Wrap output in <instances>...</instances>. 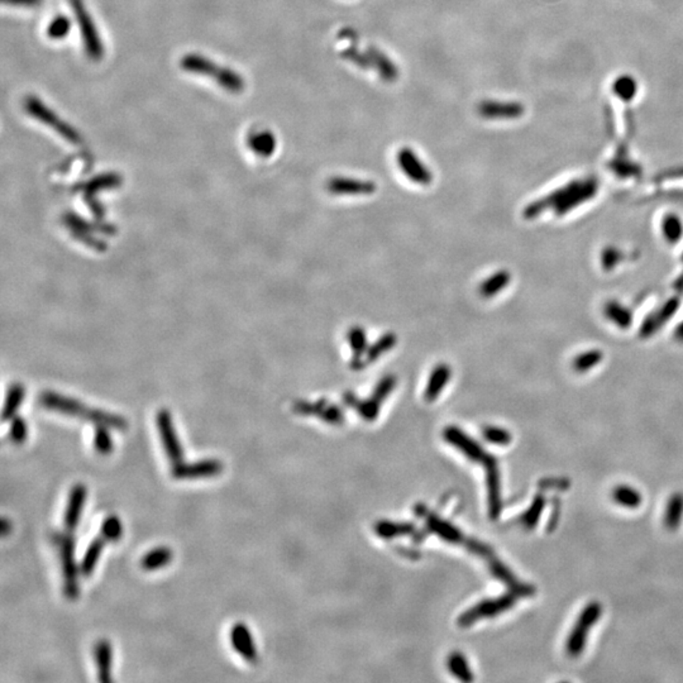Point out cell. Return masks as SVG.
Wrapping results in <instances>:
<instances>
[{
	"mask_svg": "<svg viewBox=\"0 0 683 683\" xmlns=\"http://www.w3.org/2000/svg\"><path fill=\"white\" fill-rule=\"evenodd\" d=\"M40 401L43 407L51 409L53 412H59L75 418L85 419L86 422L94 423L95 425H104L119 431H124L128 428L127 420L119 415L101 412L98 409H90L79 401L69 399L61 395L45 393L42 394Z\"/></svg>",
	"mask_w": 683,
	"mask_h": 683,
	"instance_id": "obj_1",
	"label": "cell"
},
{
	"mask_svg": "<svg viewBox=\"0 0 683 683\" xmlns=\"http://www.w3.org/2000/svg\"><path fill=\"white\" fill-rule=\"evenodd\" d=\"M52 541L59 551L60 560L64 576V592L66 597L75 600L79 597V575L80 567H77L75 557V536L71 531H56L52 534Z\"/></svg>",
	"mask_w": 683,
	"mask_h": 683,
	"instance_id": "obj_2",
	"label": "cell"
},
{
	"mask_svg": "<svg viewBox=\"0 0 683 683\" xmlns=\"http://www.w3.org/2000/svg\"><path fill=\"white\" fill-rule=\"evenodd\" d=\"M181 67L184 70L194 74H201L206 77H213L217 80L219 85L230 90L232 93H239L244 88V80L237 72L230 69H222L210 60L201 57L199 55H188L181 60Z\"/></svg>",
	"mask_w": 683,
	"mask_h": 683,
	"instance_id": "obj_3",
	"label": "cell"
},
{
	"mask_svg": "<svg viewBox=\"0 0 683 683\" xmlns=\"http://www.w3.org/2000/svg\"><path fill=\"white\" fill-rule=\"evenodd\" d=\"M601 614L602 606L597 601L589 602V605L583 609L582 613L580 614L576 625L573 626L565 643V652L571 658H577L582 654L589 631L600 619Z\"/></svg>",
	"mask_w": 683,
	"mask_h": 683,
	"instance_id": "obj_4",
	"label": "cell"
},
{
	"mask_svg": "<svg viewBox=\"0 0 683 683\" xmlns=\"http://www.w3.org/2000/svg\"><path fill=\"white\" fill-rule=\"evenodd\" d=\"M26 111L30 113L33 118L38 119L42 123L47 124L52 130H56L59 135L64 137L65 140L71 143H80L81 137L79 136L77 130H74L71 125L65 123L62 119H60L52 111H50L47 106H45L42 101H38L35 96H30L24 101Z\"/></svg>",
	"mask_w": 683,
	"mask_h": 683,
	"instance_id": "obj_5",
	"label": "cell"
},
{
	"mask_svg": "<svg viewBox=\"0 0 683 683\" xmlns=\"http://www.w3.org/2000/svg\"><path fill=\"white\" fill-rule=\"evenodd\" d=\"M156 424L166 457L170 461L171 465H176L184 462V448L177 436L170 412L165 409L159 410L156 417Z\"/></svg>",
	"mask_w": 683,
	"mask_h": 683,
	"instance_id": "obj_6",
	"label": "cell"
},
{
	"mask_svg": "<svg viewBox=\"0 0 683 683\" xmlns=\"http://www.w3.org/2000/svg\"><path fill=\"white\" fill-rule=\"evenodd\" d=\"M72 11L75 13L77 23L83 35L84 43L89 56L93 60L103 57V43L99 40V35L95 28L94 22L86 12L84 6L83 0H70Z\"/></svg>",
	"mask_w": 683,
	"mask_h": 683,
	"instance_id": "obj_7",
	"label": "cell"
},
{
	"mask_svg": "<svg viewBox=\"0 0 683 683\" xmlns=\"http://www.w3.org/2000/svg\"><path fill=\"white\" fill-rule=\"evenodd\" d=\"M224 470V465L219 460L196 461L193 463L181 462L176 465H172L171 475L176 480H196V478H215L220 475Z\"/></svg>",
	"mask_w": 683,
	"mask_h": 683,
	"instance_id": "obj_8",
	"label": "cell"
},
{
	"mask_svg": "<svg viewBox=\"0 0 683 683\" xmlns=\"http://www.w3.org/2000/svg\"><path fill=\"white\" fill-rule=\"evenodd\" d=\"M519 597L520 596L515 591H512L509 595L501 596L496 600L485 601L478 606L473 607L470 611L463 614L460 618V625L468 626L478 619L495 616L497 614L502 613V611L509 610L510 607L514 606Z\"/></svg>",
	"mask_w": 683,
	"mask_h": 683,
	"instance_id": "obj_9",
	"label": "cell"
},
{
	"mask_svg": "<svg viewBox=\"0 0 683 683\" xmlns=\"http://www.w3.org/2000/svg\"><path fill=\"white\" fill-rule=\"evenodd\" d=\"M397 164L409 180L419 185H429L433 181V174L412 148H401L397 154Z\"/></svg>",
	"mask_w": 683,
	"mask_h": 683,
	"instance_id": "obj_10",
	"label": "cell"
},
{
	"mask_svg": "<svg viewBox=\"0 0 683 683\" xmlns=\"http://www.w3.org/2000/svg\"><path fill=\"white\" fill-rule=\"evenodd\" d=\"M88 497V489L83 483H77L71 487L66 504L65 515H64V524L67 531H74L77 529V525L83 518L84 507L86 504Z\"/></svg>",
	"mask_w": 683,
	"mask_h": 683,
	"instance_id": "obj_11",
	"label": "cell"
},
{
	"mask_svg": "<svg viewBox=\"0 0 683 683\" xmlns=\"http://www.w3.org/2000/svg\"><path fill=\"white\" fill-rule=\"evenodd\" d=\"M230 640L232 648L241 655L248 663H256L259 654L254 644V639L248 626L243 623H237L232 626L230 633Z\"/></svg>",
	"mask_w": 683,
	"mask_h": 683,
	"instance_id": "obj_12",
	"label": "cell"
},
{
	"mask_svg": "<svg viewBox=\"0 0 683 683\" xmlns=\"http://www.w3.org/2000/svg\"><path fill=\"white\" fill-rule=\"evenodd\" d=\"M376 184L370 180H359L349 177H332L327 188L336 195H371L376 191Z\"/></svg>",
	"mask_w": 683,
	"mask_h": 683,
	"instance_id": "obj_13",
	"label": "cell"
},
{
	"mask_svg": "<svg viewBox=\"0 0 683 683\" xmlns=\"http://www.w3.org/2000/svg\"><path fill=\"white\" fill-rule=\"evenodd\" d=\"M294 410L301 415H317L330 424H342L344 419L339 407L330 405L325 400H319L317 402L298 401L295 404Z\"/></svg>",
	"mask_w": 683,
	"mask_h": 683,
	"instance_id": "obj_14",
	"label": "cell"
},
{
	"mask_svg": "<svg viewBox=\"0 0 683 683\" xmlns=\"http://www.w3.org/2000/svg\"><path fill=\"white\" fill-rule=\"evenodd\" d=\"M478 112L482 118L489 120L496 119L518 118L523 113V108L517 103L507 101H483L478 104Z\"/></svg>",
	"mask_w": 683,
	"mask_h": 683,
	"instance_id": "obj_15",
	"label": "cell"
},
{
	"mask_svg": "<svg viewBox=\"0 0 683 683\" xmlns=\"http://www.w3.org/2000/svg\"><path fill=\"white\" fill-rule=\"evenodd\" d=\"M366 51L371 60L372 70L376 71L377 75L381 80L386 83H394L399 79V74H400L399 67L386 53H383L381 50L373 46L367 48Z\"/></svg>",
	"mask_w": 683,
	"mask_h": 683,
	"instance_id": "obj_16",
	"label": "cell"
},
{
	"mask_svg": "<svg viewBox=\"0 0 683 683\" xmlns=\"http://www.w3.org/2000/svg\"><path fill=\"white\" fill-rule=\"evenodd\" d=\"M94 660L98 679L101 682H111L113 679V647L109 640L101 639L96 642L94 647Z\"/></svg>",
	"mask_w": 683,
	"mask_h": 683,
	"instance_id": "obj_17",
	"label": "cell"
},
{
	"mask_svg": "<svg viewBox=\"0 0 683 683\" xmlns=\"http://www.w3.org/2000/svg\"><path fill=\"white\" fill-rule=\"evenodd\" d=\"M348 343L354 354L351 368L354 371H361L363 368V357L368 349L365 329L361 327H352L348 332Z\"/></svg>",
	"mask_w": 683,
	"mask_h": 683,
	"instance_id": "obj_18",
	"label": "cell"
},
{
	"mask_svg": "<svg viewBox=\"0 0 683 683\" xmlns=\"http://www.w3.org/2000/svg\"><path fill=\"white\" fill-rule=\"evenodd\" d=\"M451 376H452V370L447 363L436 365L430 373L429 381H428V385L425 388V400L429 401V402L436 400V397L442 393L443 389L447 386V383L451 380Z\"/></svg>",
	"mask_w": 683,
	"mask_h": 683,
	"instance_id": "obj_19",
	"label": "cell"
},
{
	"mask_svg": "<svg viewBox=\"0 0 683 683\" xmlns=\"http://www.w3.org/2000/svg\"><path fill=\"white\" fill-rule=\"evenodd\" d=\"M106 544V541L101 536H96L90 542L88 548H86V552L84 554L81 563L79 565L80 567V575L83 577H90L94 573Z\"/></svg>",
	"mask_w": 683,
	"mask_h": 683,
	"instance_id": "obj_20",
	"label": "cell"
},
{
	"mask_svg": "<svg viewBox=\"0 0 683 683\" xmlns=\"http://www.w3.org/2000/svg\"><path fill=\"white\" fill-rule=\"evenodd\" d=\"M343 401L347 404L348 407L356 409L359 415L368 422H372L373 419L377 418V415L380 412V407H381V402L372 396L367 400H359V397L352 393H346L343 395Z\"/></svg>",
	"mask_w": 683,
	"mask_h": 683,
	"instance_id": "obj_21",
	"label": "cell"
},
{
	"mask_svg": "<svg viewBox=\"0 0 683 683\" xmlns=\"http://www.w3.org/2000/svg\"><path fill=\"white\" fill-rule=\"evenodd\" d=\"M276 137L270 130H259L248 138V146L261 157H270L276 151Z\"/></svg>",
	"mask_w": 683,
	"mask_h": 683,
	"instance_id": "obj_22",
	"label": "cell"
},
{
	"mask_svg": "<svg viewBox=\"0 0 683 683\" xmlns=\"http://www.w3.org/2000/svg\"><path fill=\"white\" fill-rule=\"evenodd\" d=\"M172 558H174V553L170 548H154L142 557L141 567L145 571H156L169 565Z\"/></svg>",
	"mask_w": 683,
	"mask_h": 683,
	"instance_id": "obj_23",
	"label": "cell"
},
{
	"mask_svg": "<svg viewBox=\"0 0 683 683\" xmlns=\"http://www.w3.org/2000/svg\"><path fill=\"white\" fill-rule=\"evenodd\" d=\"M396 343H397V338H396L394 333H386V334L380 337V338L367 349L365 357H363V368H365L366 366L371 365L372 362L377 361L383 354L389 352L391 348H394L395 346H396Z\"/></svg>",
	"mask_w": 683,
	"mask_h": 683,
	"instance_id": "obj_24",
	"label": "cell"
},
{
	"mask_svg": "<svg viewBox=\"0 0 683 683\" xmlns=\"http://www.w3.org/2000/svg\"><path fill=\"white\" fill-rule=\"evenodd\" d=\"M683 518V494L678 492L671 496L667 502L665 512V525L667 529L676 530L681 525Z\"/></svg>",
	"mask_w": 683,
	"mask_h": 683,
	"instance_id": "obj_25",
	"label": "cell"
},
{
	"mask_svg": "<svg viewBox=\"0 0 683 683\" xmlns=\"http://www.w3.org/2000/svg\"><path fill=\"white\" fill-rule=\"evenodd\" d=\"M613 500L620 507L636 509L642 505L643 497L642 494L634 487L620 485L613 490Z\"/></svg>",
	"mask_w": 683,
	"mask_h": 683,
	"instance_id": "obj_26",
	"label": "cell"
},
{
	"mask_svg": "<svg viewBox=\"0 0 683 683\" xmlns=\"http://www.w3.org/2000/svg\"><path fill=\"white\" fill-rule=\"evenodd\" d=\"M509 280H510V276H509L507 272H497L481 283L480 294L482 295L483 298H491L497 293H500L501 290L504 289L509 283Z\"/></svg>",
	"mask_w": 683,
	"mask_h": 683,
	"instance_id": "obj_27",
	"label": "cell"
},
{
	"mask_svg": "<svg viewBox=\"0 0 683 683\" xmlns=\"http://www.w3.org/2000/svg\"><path fill=\"white\" fill-rule=\"evenodd\" d=\"M544 507H546V500L542 495H536V499L533 501L531 507L528 509V512H525L520 518H519V523L524 526L525 529H533L536 524H538V520L541 518L542 515L543 510H544Z\"/></svg>",
	"mask_w": 683,
	"mask_h": 683,
	"instance_id": "obj_28",
	"label": "cell"
},
{
	"mask_svg": "<svg viewBox=\"0 0 683 683\" xmlns=\"http://www.w3.org/2000/svg\"><path fill=\"white\" fill-rule=\"evenodd\" d=\"M101 536L106 542H117L123 536V524L117 515H109L101 526Z\"/></svg>",
	"mask_w": 683,
	"mask_h": 683,
	"instance_id": "obj_29",
	"label": "cell"
},
{
	"mask_svg": "<svg viewBox=\"0 0 683 683\" xmlns=\"http://www.w3.org/2000/svg\"><path fill=\"white\" fill-rule=\"evenodd\" d=\"M94 447L98 453L108 456L113 452V438L109 433V428L104 425H96L94 434Z\"/></svg>",
	"mask_w": 683,
	"mask_h": 683,
	"instance_id": "obj_30",
	"label": "cell"
},
{
	"mask_svg": "<svg viewBox=\"0 0 683 683\" xmlns=\"http://www.w3.org/2000/svg\"><path fill=\"white\" fill-rule=\"evenodd\" d=\"M23 397L24 390L19 386H16L9 391V395L6 397V405H4V410H3V420H9L14 417L18 407L22 405Z\"/></svg>",
	"mask_w": 683,
	"mask_h": 683,
	"instance_id": "obj_31",
	"label": "cell"
},
{
	"mask_svg": "<svg viewBox=\"0 0 683 683\" xmlns=\"http://www.w3.org/2000/svg\"><path fill=\"white\" fill-rule=\"evenodd\" d=\"M449 670L452 671L454 676L462 679V681H472V673L467 665V660L463 655L460 653H454L449 658Z\"/></svg>",
	"mask_w": 683,
	"mask_h": 683,
	"instance_id": "obj_32",
	"label": "cell"
},
{
	"mask_svg": "<svg viewBox=\"0 0 683 683\" xmlns=\"http://www.w3.org/2000/svg\"><path fill=\"white\" fill-rule=\"evenodd\" d=\"M414 526L412 524H393V523H380L376 525V533L383 538H393V536H402L412 533Z\"/></svg>",
	"mask_w": 683,
	"mask_h": 683,
	"instance_id": "obj_33",
	"label": "cell"
},
{
	"mask_svg": "<svg viewBox=\"0 0 683 683\" xmlns=\"http://www.w3.org/2000/svg\"><path fill=\"white\" fill-rule=\"evenodd\" d=\"M483 436L487 439V442L497 446H507L512 442V434L505 429L496 428V427H487L483 430Z\"/></svg>",
	"mask_w": 683,
	"mask_h": 683,
	"instance_id": "obj_34",
	"label": "cell"
},
{
	"mask_svg": "<svg viewBox=\"0 0 683 683\" xmlns=\"http://www.w3.org/2000/svg\"><path fill=\"white\" fill-rule=\"evenodd\" d=\"M70 28V21L67 18L57 17L48 26L47 35L53 40H60L67 35Z\"/></svg>",
	"mask_w": 683,
	"mask_h": 683,
	"instance_id": "obj_35",
	"label": "cell"
},
{
	"mask_svg": "<svg viewBox=\"0 0 683 683\" xmlns=\"http://www.w3.org/2000/svg\"><path fill=\"white\" fill-rule=\"evenodd\" d=\"M395 386H396V377L393 376V375H388V376L381 378V381L377 383L376 389L373 391L372 397H375L376 400L383 404V401L393 393Z\"/></svg>",
	"mask_w": 683,
	"mask_h": 683,
	"instance_id": "obj_36",
	"label": "cell"
},
{
	"mask_svg": "<svg viewBox=\"0 0 683 683\" xmlns=\"http://www.w3.org/2000/svg\"><path fill=\"white\" fill-rule=\"evenodd\" d=\"M27 436H28V428H27V424H26L23 419H13L11 431H9V436H11L12 442L16 443V444H22L27 439Z\"/></svg>",
	"mask_w": 683,
	"mask_h": 683,
	"instance_id": "obj_37",
	"label": "cell"
},
{
	"mask_svg": "<svg viewBox=\"0 0 683 683\" xmlns=\"http://www.w3.org/2000/svg\"><path fill=\"white\" fill-rule=\"evenodd\" d=\"M3 3L11 6H37L41 4L42 0H3Z\"/></svg>",
	"mask_w": 683,
	"mask_h": 683,
	"instance_id": "obj_38",
	"label": "cell"
},
{
	"mask_svg": "<svg viewBox=\"0 0 683 683\" xmlns=\"http://www.w3.org/2000/svg\"><path fill=\"white\" fill-rule=\"evenodd\" d=\"M541 486H543V487H548V489H549V487L567 489V487L570 486V482H568V480H567V481H565V480H562V481H560V480H547V481H544V482L541 483Z\"/></svg>",
	"mask_w": 683,
	"mask_h": 683,
	"instance_id": "obj_39",
	"label": "cell"
},
{
	"mask_svg": "<svg viewBox=\"0 0 683 683\" xmlns=\"http://www.w3.org/2000/svg\"><path fill=\"white\" fill-rule=\"evenodd\" d=\"M0 528H1V533H3V536H6V534L11 531V529H12V524H11V521H9V520L3 519Z\"/></svg>",
	"mask_w": 683,
	"mask_h": 683,
	"instance_id": "obj_40",
	"label": "cell"
}]
</instances>
